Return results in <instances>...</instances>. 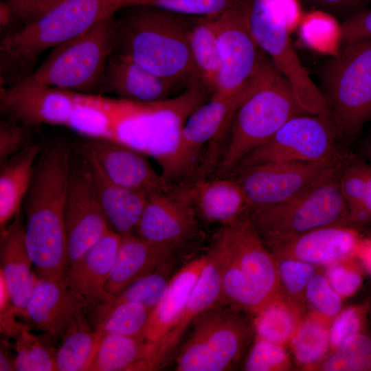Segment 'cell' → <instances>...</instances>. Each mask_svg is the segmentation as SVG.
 Wrapping results in <instances>:
<instances>
[{
  "instance_id": "cell-1",
  "label": "cell",
  "mask_w": 371,
  "mask_h": 371,
  "mask_svg": "<svg viewBox=\"0 0 371 371\" xmlns=\"http://www.w3.org/2000/svg\"><path fill=\"white\" fill-rule=\"evenodd\" d=\"M71 159L63 142L43 144L23 201L25 241L39 278L62 279L67 266L65 212Z\"/></svg>"
},
{
  "instance_id": "cell-2",
  "label": "cell",
  "mask_w": 371,
  "mask_h": 371,
  "mask_svg": "<svg viewBox=\"0 0 371 371\" xmlns=\"http://www.w3.org/2000/svg\"><path fill=\"white\" fill-rule=\"evenodd\" d=\"M115 16L114 53L167 79L187 85L199 80L190 48V34L198 16L149 5L127 6Z\"/></svg>"
},
{
  "instance_id": "cell-3",
  "label": "cell",
  "mask_w": 371,
  "mask_h": 371,
  "mask_svg": "<svg viewBox=\"0 0 371 371\" xmlns=\"http://www.w3.org/2000/svg\"><path fill=\"white\" fill-rule=\"evenodd\" d=\"M208 252L219 271L223 302L253 315L281 292L276 259L247 216L222 226Z\"/></svg>"
},
{
  "instance_id": "cell-4",
  "label": "cell",
  "mask_w": 371,
  "mask_h": 371,
  "mask_svg": "<svg viewBox=\"0 0 371 371\" xmlns=\"http://www.w3.org/2000/svg\"><path fill=\"white\" fill-rule=\"evenodd\" d=\"M133 5V0H63L39 19L6 34L0 42L1 82L12 84L29 76L43 52Z\"/></svg>"
},
{
  "instance_id": "cell-5",
  "label": "cell",
  "mask_w": 371,
  "mask_h": 371,
  "mask_svg": "<svg viewBox=\"0 0 371 371\" xmlns=\"http://www.w3.org/2000/svg\"><path fill=\"white\" fill-rule=\"evenodd\" d=\"M308 113L289 81L272 63L259 87L239 106L216 174L227 176L250 152L269 139L291 118Z\"/></svg>"
},
{
  "instance_id": "cell-6",
  "label": "cell",
  "mask_w": 371,
  "mask_h": 371,
  "mask_svg": "<svg viewBox=\"0 0 371 371\" xmlns=\"http://www.w3.org/2000/svg\"><path fill=\"white\" fill-rule=\"evenodd\" d=\"M252 33L261 49L289 81L309 114L330 115L321 91L300 62L289 37L302 17L297 0H247Z\"/></svg>"
},
{
  "instance_id": "cell-7",
  "label": "cell",
  "mask_w": 371,
  "mask_h": 371,
  "mask_svg": "<svg viewBox=\"0 0 371 371\" xmlns=\"http://www.w3.org/2000/svg\"><path fill=\"white\" fill-rule=\"evenodd\" d=\"M319 78L338 137L354 139L371 119V39L332 55Z\"/></svg>"
},
{
  "instance_id": "cell-8",
  "label": "cell",
  "mask_w": 371,
  "mask_h": 371,
  "mask_svg": "<svg viewBox=\"0 0 371 371\" xmlns=\"http://www.w3.org/2000/svg\"><path fill=\"white\" fill-rule=\"evenodd\" d=\"M115 14L54 47L30 76L56 88L96 95L108 59L117 45Z\"/></svg>"
},
{
  "instance_id": "cell-9",
  "label": "cell",
  "mask_w": 371,
  "mask_h": 371,
  "mask_svg": "<svg viewBox=\"0 0 371 371\" xmlns=\"http://www.w3.org/2000/svg\"><path fill=\"white\" fill-rule=\"evenodd\" d=\"M340 174L284 202L245 215L267 247L317 228L350 225L349 210L340 190Z\"/></svg>"
},
{
  "instance_id": "cell-10",
  "label": "cell",
  "mask_w": 371,
  "mask_h": 371,
  "mask_svg": "<svg viewBox=\"0 0 371 371\" xmlns=\"http://www.w3.org/2000/svg\"><path fill=\"white\" fill-rule=\"evenodd\" d=\"M243 311L217 304L199 316L175 358L176 371H225L243 357L254 334Z\"/></svg>"
},
{
  "instance_id": "cell-11",
  "label": "cell",
  "mask_w": 371,
  "mask_h": 371,
  "mask_svg": "<svg viewBox=\"0 0 371 371\" xmlns=\"http://www.w3.org/2000/svg\"><path fill=\"white\" fill-rule=\"evenodd\" d=\"M337 137L330 115L295 116L266 142L247 154L228 175L266 163L344 158L350 153L337 143Z\"/></svg>"
},
{
  "instance_id": "cell-12",
  "label": "cell",
  "mask_w": 371,
  "mask_h": 371,
  "mask_svg": "<svg viewBox=\"0 0 371 371\" xmlns=\"http://www.w3.org/2000/svg\"><path fill=\"white\" fill-rule=\"evenodd\" d=\"M352 155L350 153L344 158L320 161L266 163L228 176L234 177L245 192L247 214L255 209L284 202L339 175Z\"/></svg>"
},
{
  "instance_id": "cell-13",
  "label": "cell",
  "mask_w": 371,
  "mask_h": 371,
  "mask_svg": "<svg viewBox=\"0 0 371 371\" xmlns=\"http://www.w3.org/2000/svg\"><path fill=\"white\" fill-rule=\"evenodd\" d=\"M221 70L212 95L227 97L248 86L269 59L250 27L247 0H236L214 17Z\"/></svg>"
},
{
  "instance_id": "cell-14",
  "label": "cell",
  "mask_w": 371,
  "mask_h": 371,
  "mask_svg": "<svg viewBox=\"0 0 371 371\" xmlns=\"http://www.w3.org/2000/svg\"><path fill=\"white\" fill-rule=\"evenodd\" d=\"M270 63H267L252 82L239 93L227 97L212 95L186 119L168 158V179L190 177L201 148L229 129L239 106L260 85Z\"/></svg>"
},
{
  "instance_id": "cell-15",
  "label": "cell",
  "mask_w": 371,
  "mask_h": 371,
  "mask_svg": "<svg viewBox=\"0 0 371 371\" xmlns=\"http://www.w3.org/2000/svg\"><path fill=\"white\" fill-rule=\"evenodd\" d=\"M78 93L52 87L30 76L0 88L3 117L30 126L66 125L77 105Z\"/></svg>"
},
{
  "instance_id": "cell-16",
  "label": "cell",
  "mask_w": 371,
  "mask_h": 371,
  "mask_svg": "<svg viewBox=\"0 0 371 371\" xmlns=\"http://www.w3.org/2000/svg\"><path fill=\"white\" fill-rule=\"evenodd\" d=\"M76 157L75 161L73 156L71 159L65 212L67 266L77 262L111 230Z\"/></svg>"
},
{
  "instance_id": "cell-17",
  "label": "cell",
  "mask_w": 371,
  "mask_h": 371,
  "mask_svg": "<svg viewBox=\"0 0 371 371\" xmlns=\"http://www.w3.org/2000/svg\"><path fill=\"white\" fill-rule=\"evenodd\" d=\"M77 146L76 155L111 229L120 236L134 233L148 194L113 182L104 172L93 153L82 142Z\"/></svg>"
},
{
  "instance_id": "cell-18",
  "label": "cell",
  "mask_w": 371,
  "mask_h": 371,
  "mask_svg": "<svg viewBox=\"0 0 371 371\" xmlns=\"http://www.w3.org/2000/svg\"><path fill=\"white\" fill-rule=\"evenodd\" d=\"M93 306L63 279L38 277L25 320L54 341L60 340L69 326Z\"/></svg>"
},
{
  "instance_id": "cell-19",
  "label": "cell",
  "mask_w": 371,
  "mask_h": 371,
  "mask_svg": "<svg viewBox=\"0 0 371 371\" xmlns=\"http://www.w3.org/2000/svg\"><path fill=\"white\" fill-rule=\"evenodd\" d=\"M197 216L190 203L168 190L151 192L135 232L149 242L178 248L196 235Z\"/></svg>"
},
{
  "instance_id": "cell-20",
  "label": "cell",
  "mask_w": 371,
  "mask_h": 371,
  "mask_svg": "<svg viewBox=\"0 0 371 371\" xmlns=\"http://www.w3.org/2000/svg\"><path fill=\"white\" fill-rule=\"evenodd\" d=\"M81 142L93 153L104 172L115 183L148 194L168 190L169 185L147 157L126 143L98 137H85Z\"/></svg>"
},
{
  "instance_id": "cell-21",
  "label": "cell",
  "mask_w": 371,
  "mask_h": 371,
  "mask_svg": "<svg viewBox=\"0 0 371 371\" xmlns=\"http://www.w3.org/2000/svg\"><path fill=\"white\" fill-rule=\"evenodd\" d=\"M188 85L159 76L132 59L113 53L108 59L96 95L111 93L121 100L153 102L175 97Z\"/></svg>"
},
{
  "instance_id": "cell-22",
  "label": "cell",
  "mask_w": 371,
  "mask_h": 371,
  "mask_svg": "<svg viewBox=\"0 0 371 371\" xmlns=\"http://www.w3.org/2000/svg\"><path fill=\"white\" fill-rule=\"evenodd\" d=\"M169 190L190 203L203 220L222 226L239 219L247 210L245 192L233 177L194 178L170 184Z\"/></svg>"
},
{
  "instance_id": "cell-23",
  "label": "cell",
  "mask_w": 371,
  "mask_h": 371,
  "mask_svg": "<svg viewBox=\"0 0 371 371\" xmlns=\"http://www.w3.org/2000/svg\"><path fill=\"white\" fill-rule=\"evenodd\" d=\"M361 238L350 225H334L269 246L275 257L297 259L319 268L355 257Z\"/></svg>"
},
{
  "instance_id": "cell-24",
  "label": "cell",
  "mask_w": 371,
  "mask_h": 371,
  "mask_svg": "<svg viewBox=\"0 0 371 371\" xmlns=\"http://www.w3.org/2000/svg\"><path fill=\"white\" fill-rule=\"evenodd\" d=\"M0 275L7 284L19 317H26V308L38 276L24 236V215L21 210L11 223L1 230Z\"/></svg>"
},
{
  "instance_id": "cell-25",
  "label": "cell",
  "mask_w": 371,
  "mask_h": 371,
  "mask_svg": "<svg viewBox=\"0 0 371 371\" xmlns=\"http://www.w3.org/2000/svg\"><path fill=\"white\" fill-rule=\"evenodd\" d=\"M122 236L108 232L77 262L67 267L63 280L73 291L92 304L109 301L106 291Z\"/></svg>"
},
{
  "instance_id": "cell-26",
  "label": "cell",
  "mask_w": 371,
  "mask_h": 371,
  "mask_svg": "<svg viewBox=\"0 0 371 371\" xmlns=\"http://www.w3.org/2000/svg\"><path fill=\"white\" fill-rule=\"evenodd\" d=\"M177 249L171 245L149 242L135 232L122 236L106 291L111 296L117 294L174 258Z\"/></svg>"
},
{
  "instance_id": "cell-27",
  "label": "cell",
  "mask_w": 371,
  "mask_h": 371,
  "mask_svg": "<svg viewBox=\"0 0 371 371\" xmlns=\"http://www.w3.org/2000/svg\"><path fill=\"white\" fill-rule=\"evenodd\" d=\"M207 262L179 317L163 339L157 349V370L167 364L170 357L190 324L203 313L223 302L221 277L212 255L207 254Z\"/></svg>"
},
{
  "instance_id": "cell-28",
  "label": "cell",
  "mask_w": 371,
  "mask_h": 371,
  "mask_svg": "<svg viewBox=\"0 0 371 371\" xmlns=\"http://www.w3.org/2000/svg\"><path fill=\"white\" fill-rule=\"evenodd\" d=\"M207 262L205 255L183 266L172 276L164 296L150 312L143 337L157 349L181 314Z\"/></svg>"
},
{
  "instance_id": "cell-29",
  "label": "cell",
  "mask_w": 371,
  "mask_h": 371,
  "mask_svg": "<svg viewBox=\"0 0 371 371\" xmlns=\"http://www.w3.org/2000/svg\"><path fill=\"white\" fill-rule=\"evenodd\" d=\"M157 346L143 336L104 335L90 371L157 370Z\"/></svg>"
},
{
  "instance_id": "cell-30",
  "label": "cell",
  "mask_w": 371,
  "mask_h": 371,
  "mask_svg": "<svg viewBox=\"0 0 371 371\" xmlns=\"http://www.w3.org/2000/svg\"><path fill=\"white\" fill-rule=\"evenodd\" d=\"M42 142L32 146L0 164V229L7 227L21 210L29 190Z\"/></svg>"
},
{
  "instance_id": "cell-31",
  "label": "cell",
  "mask_w": 371,
  "mask_h": 371,
  "mask_svg": "<svg viewBox=\"0 0 371 371\" xmlns=\"http://www.w3.org/2000/svg\"><path fill=\"white\" fill-rule=\"evenodd\" d=\"M306 314L304 303L280 292L253 315L254 336L286 346Z\"/></svg>"
},
{
  "instance_id": "cell-32",
  "label": "cell",
  "mask_w": 371,
  "mask_h": 371,
  "mask_svg": "<svg viewBox=\"0 0 371 371\" xmlns=\"http://www.w3.org/2000/svg\"><path fill=\"white\" fill-rule=\"evenodd\" d=\"M103 335L82 315L67 329L56 355V371H90Z\"/></svg>"
},
{
  "instance_id": "cell-33",
  "label": "cell",
  "mask_w": 371,
  "mask_h": 371,
  "mask_svg": "<svg viewBox=\"0 0 371 371\" xmlns=\"http://www.w3.org/2000/svg\"><path fill=\"white\" fill-rule=\"evenodd\" d=\"M330 322L306 313L289 341L292 358L297 367L315 370L330 352Z\"/></svg>"
},
{
  "instance_id": "cell-34",
  "label": "cell",
  "mask_w": 371,
  "mask_h": 371,
  "mask_svg": "<svg viewBox=\"0 0 371 371\" xmlns=\"http://www.w3.org/2000/svg\"><path fill=\"white\" fill-rule=\"evenodd\" d=\"M91 310L89 320L92 327L103 335L143 336L150 313L142 305L128 302H102L94 305Z\"/></svg>"
},
{
  "instance_id": "cell-35",
  "label": "cell",
  "mask_w": 371,
  "mask_h": 371,
  "mask_svg": "<svg viewBox=\"0 0 371 371\" xmlns=\"http://www.w3.org/2000/svg\"><path fill=\"white\" fill-rule=\"evenodd\" d=\"M214 16H198L190 34V48L199 80L214 93L221 70Z\"/></svg>"
},
{
  "instance_id": "cell-36",
  "label": "cell",
  "mask_w": 371,
  "mask_h": 371,
  "mask_svg": "<svg viewBox=\"0 0 371 371\" xmlns=\"http://www.w3.org/2000/svg\"><path fill=\"white\" fill-rule=\"evenodd\" d=\"M15 351V370L56 371L57 348L54 340L47 334L36 335L31 326L25 327L13 339Z\"/></svg>"
},
{
  "instance_id": "cell-37",
  "label": "cell",
  "mask_w": 371,
  "mask_h": 371,
  "mask_svg": "<svg viewBox=\"0 0 371 371\" xmlns=\"http://www.w3.org/2000/svg\"><path fill=\"white\" fill-rule=\"evenodd\" d=\"M173 259L159 266L154 271L135 281L107 301L113 304L134 302L142 305L150 312L164 296L171 276Z\"/></svg>"
},
{
  "instance_id": "cell-38",
  "label": "cell",
  "mask_w": 371,
  "mask_h": 371,
  "mask_svg": "<svg viewBox=\"0 0 371 371\" xmlns=\"http://www.w3.org/2000/svg\"><path fill=\"white\" fill-rule=\"evenodd\" d=\"M300 35L308 47L323 53L336 54L340 48L341 27L337 19L322 11L302 16Z\"/></svg>"
},
{
  "instance_id": "cell-39",
  "label": "cell",
  "mask_w": 371,
  "mask_h": 371,
  "mask_svg": "<svg viewBox=\"0 0 371 371\" xmlns=\"http://www.w3.org/2000/svg\"><path fill=\"white\" fill-rule=\"evenodd\" d=\"M315 370L371 371V337L364 332L330 351Z\"/></svg>"
},
{
  "instance_id": "cell-40",
  "label": "cell",
  "mask_w": 371,
  "mask_h": 371,
  "mask_svg": "<svg viewBox=\"0 0 371 371\" xmlns=\"http://www.w3.org/2000/svg\"><path fill=\"white\" fill-rule=\"evenodd\" d=\"M368 167L367 161L352 155L339 176L340 190L348 206L351 223L369 221L363 207Z\"/></svg>"
},
{
  "instance_id": "cell-41",
  "label": "cell",
  "mask_w": 371,
  "mask_h": 371,
  "mask_svg": "<svg viewBox=\"0 0 371 371\" xmlns=\"http://www.w3.org/2000/svg\"><path fill=\"white\" fill-rule=\"evenodd\" d=\"M342 300L320 270L309 280L304 291V302L308 312L330 322L343 309Z\"/></svg>"
},
{
  "instance_id": "cell-42",
  "label": "cell",
  "mask_w": 371,
  "mask_h": 371,
  "mask_svg": "<svg viewBox=\"0 0 371 371\" xmlns=\"http://www.w3.org/2000/svg\"><path fill=\"white\" fill-rule=\"evenodd\" d=\"M286 346L254 336L243 362L246 371H286L293 368Z\"/></svg>"
},
{
  "instance_id": "cell-43",
  "label": "cell",
  "mask_w": 371,
  "mask_h": 371,
  "mask_svg": "<svg viewBox=\"0 0 371 371\" xmlns=\"http://www.w3.org/2000/svg\"><path fill=\"white\" fill-rule=\"evenodd\" d=\"M274 258L281 293L305 304L306 287L319 268L295 258Z\"/></svg>"
},
{
  "instance_id": "cell-44",
  "label": "cell",
  "mask_w": 371,
  "mask_h": 371,
  "mask_svg": "<svg viewBox=\"0 0 371 371\" xmlns=\"http://www.w3.org/2000/svg\"><path fill=\"white\" fill-rule=\"evenodd\" d=\"M369 302L350 306L342 309L329 326L330 352L336 350L347 339L363 332Z\"/></svg>"
},
{
  "instance_id": "cell-45",
  "label": "cell",
  "mask_w": 371,
  "mask_h": 371,
  "mask_svg": "<svg viewBox=\"0 0 371 371\" xmlns=\"http://www.w3.org/2000/svg\"><path fill=\"white\" fill-rule=\"evenodd\" d=\"M356 257L334 263L324 268V273L333 289L344 299L351 297L361 288L363 268Z\"/></svg>"
},
{
  "instance_id": "cell-46",
  "label": "cell",
  "mask_w": 371,
  "mask_h": 371,
  "mask_svg": "<svg viewBox=\"0 0 371 371\" xmlns=\"http://www.w3.org/2000/svg\"><path fill=\"white\" fill-rule=\"evenodd\" d=\"M38 127L15 123L3 117L0 122V164L35 144L34 138Z\"/></svg>"
},
{
  "instance_id": "cell-47",
  "label": "cell",
  "mask_w": 371,
  "mask_h": 371,
  "mask_svg": "<svg viewBox=\"0 0 371 371\" xmlns=\"http://www.w3.org/2000/svg\"><path fill=\"white\" fill-rule=\"evenodd\" d=\"M4 1L10 7L12 12V26L11 31H12L19 27L32 23L43 17L63 0Z\"/></svg>"
},
{
  "instance_id": "cell-48",
  "label": "cell",
  "mask_w": 371,
  "mask_h": 371,
  "mask_svg": "<svg viewBox=\"0 0 371 371\" xmlns=\"http://www.w3.org/2000/svg\"><path fill=\"white\" fill-rule=\"evenodd\" d=\"M340 48L371 39V8L365 9L341 21Z\"/></svg>"
},
{
  "instance_id": "cell-49",
  "label": "cell",
  "mask_w": 371,
  "mask_h": 371,
  "mask_svg": "<svg viewBox=\"0 0 371 371\" xmlns=\"http://www.w3.org/2000/svg\"><path fill=\"white\" fill-rule=\"evenodd\" d=\"M19 317L12 302L8 286L0 275V331L8 339H14L28 324L17 319Z\"/></svg>"
},
{
  "instance_id": "cell-50",
  "label": "cell",
  "mask_w": 371,
  "mask_h": 371,
  "mask_svg": "<svg viewBox=\"0 0 371 371\" xmlns=\"http://www.w3.org/2000/svg\"><path fill=\"white\" fill-rule=\"evenodd\" d=\"M308 3L337 19L345 21L363 10L370 0H305Z\"/></svg>"
},
{
  "instance_id": "cell-51",
  "label": "cell",
  "mask_w": 371,
  "mask_h": 371,
  "mask_svg": "<svg viewBox=\"0 0 371 371\" xmlns=\"http://www.w3.org/2000/svg\"><path fill=\"white\" fill-rule=\"evenodd\" d=\"M355 257L371 275V238H361Z\"/></svg>"
},
{
  "instance_id": "cell-52",
  "label": "cell",
  "mask_w": 371,
  "mask_h": 371,
  "mask_svg": "<svg viewBox=\"0 0 371 371\" xmlns=\"http://www.w3.org/2000/svg\"><path fill=\"white\" fill-rule=\"evenodd\" d=\"M8 344L1 341L0 349V370H15V356L13 357L8 350Z\"/></svg>"
},
{
  "instance_id": "cell-53",
  "label": "cell",
  "mask_w": 371,
  "mask_h": 371,
  "mask_svg": "<svg viewBox=\"0 0 371 371\" xmlns=\"http://www.w3.org/2000/svg\"><path fill=\"white\" fill-rule=\"evenodd\" d=\"M363 207L369 221H371V165L369 164L366 177Z\"/></svg>"
},
{
  "instance_id": "cell-54",
  "label": "cell",
  "mask_w": 371,
  "mask_h": 371,
  "mask_svg": "<svg viewBox=\"0 0 371 371\" xmlns=\"http://www.w3.org/2000/svg\"><path fill=\"white\" fill-rule=\"evenodd\" d=\"M359 152L361 158L371 165V134L363 142Z\"/></svg>"
}]
</instances>
